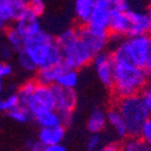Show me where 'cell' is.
I'll return each instance as SVG.
<instances>
[{"instance_id":"cell-1","label":"cell","mask_w":151,"mask_h":151,"mask_svg":"<svg viewBox=\"0 0 151 151\" xmlns=\"http://www.w3.org/2000/svg\"><path fill=\"white\" fill-rule=\"evenodd\" d=\"M21 50L28 54L37 68L63 63V53L56 45L55 38L41 28L24 36Z\"/></svg>"},{"instance_id":"cell-2","label":"cell","mask_w":151,"mask_h":151,"mask_svg":"<svg viewBox=\"0 0 151 151\" xmlns=\"http://www.w3.org/2000/svg\"><path fill=\"white\" fill-rule=\"evenodd\" d=\"M111 54L114 60L133 63L151 77V34L123 37Z\"/></svg>"},{"instance_id":"cell-3","label":"cell","mask_w":151,"mask_h":151,"mask_svg":"<svg viewBox=\"0 0 151 151\" xmlns=\"http://www.w3.org/2000/svg\"><path fill=\"white\" fill-rule=\"evenodd\" d=\"M112 91L116 98L139 94L148 85L150 76L142 68L124 60H114Z\"/></svg>"},{"instance_id":"cell-4","label":"cell","mask_w":151,"mask_h":151,"mask_svg":"<svg viewBox=\"0 0 151 151\" xmlns=\"http://www.w3.org/2000/svg\"><path fill=\"white\" fill-rule=\"evenodd\" d=\"M116 107L123 115L128 129V135L139 136L143 124L151 116V112L142 101L139 94L116 98Z\"/></svg>"},{"instance_id":"cell-5","label":"cell","mask_w":151,"mask_h":151,"mask_svg":"<svg viewBox=\"0 0 151 151\" xmlns=\"http://www.w3.org/2000/svg\"><path fill=\"white\" fill-rule=\"evenodd\" d=\"M22 105H24L29 109L32 116L40 113L42 111L55 109V97L52 86L37 83V86L32 95Z\"/></svg>"},{"instance_id":"cell-6","label":"cell","mask_w":151,"mask_h":151,"mask_svg":"<svg viewBox=\"0 0 151 151\" xmlns=\"http://www.w3.org/2000/svg\"><path fill=\"white\" fill-rule=\"evenodd\" d=\"M94 56L95 55L91 51V49L81 38L67 53L63 54V63L65 67L69 69H75V70L83 69L92 63Z\"/></svg>"},{"instance_id":"cell-7","label":"cell","mask_w":151,"mask_h":151,"mask_svg":"<svg viewBox=\"0 0 151 151\" xmlns=\"http://www.w3.org/2000/svg\"><path fill=\"white\" fill-rule=\"evenodd\" d=\"M78 36L91 49L94 55L104 52L110 41V34L108 31H98L89 28L88 25H81L77 29Z\"/></svg>"},{"instance_id":"cell-8","label":"cell","mask_w":151,"mask_h":151,"mask_svg":"<svg viewBox=\"0 0 151 151\" xmlns=\"http://www.w3.org/2000/svg\"><path fill=\"white\" fill-rule=\"evenodd\" d=\"M92 63L99 81L107 88H111L113 83L114 63H115L112 54L107 53L105 51L96 54L92 60Z\"/></svg>"},{"instance_id":"cell-9","label":"cell","mask_w":151,"mask_h":151,"mask_svg":"<svg viewBox=\"0 0 151 151\" xmlns=\"http://www.w3.org/2000/svg\"><path fill=\"white\" fill-rule=\"evenodd\" d=\"M28 9V0H0V31L14 22Z\"/></svg>"},{"instance_id":"cell-10","label":"cell","mask_w":151,"mask_h":151,"mask_svg":"<svg viewBox=\"0 0 151 151\" xmlns=\"http://www.w3.org/2000/svg\"><path fill=\"white\" fill-rule=\"evenodd\" d=\"M111 8L108 0H96L86 25L98 31H108L110 22Z\"/></svg>"},{"instance_id":"cell-11","label":"cell","mask_w":151,"mask_h":151,"mask_svg":"<svg viewBox=\"0 0 151 151\" xmlns=\"http://www.w3.org/2000/svg\"><path fill=\"white\" fill-rule=\"evenodd\" d=\"M55 97V109L60 112H74L77 104V95L74 89L60 87L57 83L52 85Z\"/></svg>"},{"instance_id":"cell-12","label":"cell","mask_w":151,"mask_h":151,"mask_svg":"<svg viewBox=\"0 0 151 151\" xmlns=\"http://www.w3.org/2000/svg\"><path fill=\"white\" fill-rule=\"evenodd\" d=\"M128 16V32L127 36H137L149 33V17L146 12L136 10H127Z\"/></svg>"},{"instance_id":"cell-13","label":"cell","mask_w":151,"mask_h":151,"mask_svg":"<svg viewBox=\"0 0 151 151\" xmlns=\"http://www.w3.org/2000/svg\"><path fill=\"white\" fill-rule=\"evenodd\" d=\"M108 32L110 37L123 38L127 36L128 32V16L127 11L112 10L110 16Z\"/></svg>"},{"instance_id":"cell-14","label":"cell","mask_w":151,"mask_h":151,"mask_svg":"<svg viewBox=\"0 0 151 151\" xmlns=\"http://www.w3.org/2000/svg\"><path fill=\"white\" fill-rule=\"evenodd\" d=\"M65 135V126L63 124L54 127H45L40 128L38 133V142L41 144L42 150L45 147L54 145V144L63 143Z\"/></svg>"},{"instance_id":"cell-15","label":"cell","mask_w":151,"mask_h":151,"mask_svg":"<svg viewBox=\"0 0 151 151\" xmlns=\"http://www.w3.org/2000/svg\"><path fill=\"white\" fill-rule=\"evenodd\" d=\"M67 67L65 63H57V65H43L38 68L36 71V79L38 83L41 85H47V86H52L56 83L58 76L60 75Z\"/></svg>"},{"instance_id":"cell-16","label":"cell","mask_w":151,"mask_h":151,"mask_svg":"<svg viewBox=\"0 0 151 151\" xmlns=\"http://www.w3.org/2000/svg\"><path fill=\"white\" fill-rule=\"evenodd\" d=\"M15 28L22 34L23 36L28 35L30 33L35 32V31L40 29L38 16L35 13H33L30 9H27L24 12L21 14L15 21Z\"/></svg>"},{"instance_id":"cell-17","label":"cell","mask_w":151,"mask_h":151,"mask_svg":"<svg viewBox=\"0 0 151 151\" xmlns=\"http://www.w3.org/2000/svg\"><path fill=\"white\" fill-rule=\"evenodd\" d=\"M106 116L107 124H109L113 128L116 135L121 137V139H126L127 136H128V129H127L125 119H124L119 110L117 109V107L114 106L109 109L106 112Z\"/></svg>"},{"instance_id":"cell-18","label":"cell","mask_w":151,"mask_h":151,"mask_svg":"<svg viewBox=\"0 0 151 151\" xmlns=\"http://www.w3.org/2000/svg\"><path fill=\"white\" fill-rule=\"evenodd\" d=\"M79 39L77 29H68L61 32L57 37L55 38V42L61 53L65 54L70 50Z\"/></svg>"},{"instance_id":"cell-19","label":"cell","mask_w":151,"mask_h":151,"mask_svg":"<svg viewBox=\"0 0 151 151\" xmlns=\"http://www.w3.org/2000/svg\"><path fill=\"white\" fill-rule=\"evenodd\" d=\"M95 2L96 0H75L74 11L76 19L81 25L87 24Z\"/></svg>"},{"instance_id":"cell-20","label":"cell","mask_w":151,"mask_h":151,"mask_svg":"<svg viewBox=\"0 0 151 151\" xmlns=\"http://www.w3.org/2000/svg\"><path fill=\"white\" fill-rule=\"evenodd\" d=\"M33 119L40 126V128L54 127L61 124L60 115H59V113H58V111L56 109L42 111L40 113L33 116Z\"/></svg>"},{"instance_id":"cell-21","label":"cell","mask_w":151,"mask_h":151,"mask_svg":"<svg viewBox=\"0 0 151 151\" xmlns=\"http://www.w3.org/2000/svg\"><path fill=\"white\" fill-rule=\"evenodd\" d=\"M107 126V116L106 112L101 109H95L91 112L88 119L87 127L91 133H99Z\"/></svg>"},{"instance_id":"cell-22","label":"cell","mask_w":151,"mask_h":151,"mask_svg":"<svg viewBox=\"0 0 151 151\" xmlns=\"http://www.w3.org/2000/svg\"><path fill=\"white\" fill-rule=\"evenodd\" d=\"M23 38L24 36L21 34L17 29L15 28V25L5 29V39L8 42L9 47L14 51H21L23 45Z\"/></svg>"},{"instance_id":"cell-23","label":"cell","mask_w":151,"mask_h":151,"mask_svg":"<svg viewBox=\"0 0 151 151\" xmlns=\"http://www.w3.org/2000/svg\"><path fill=\"white\" fill-rule=\"evenodd\" d=\"M78 72L75 69H65L58 76L56 83L59 85L60 87L68 89H74L78 83Z\"/></svg>"},{"instance_id":"cell-24","label":"cell","mask_w":151,"mask_h":151,"mask_svg":"<svg viewBox=\"0 0 151 151\" xmlns=\"http://www.w3.org/2000/svg\"><path fill=\"white\" fill-rule=\"evenodd\" d=\"M8 115L11 119H13L14 122L19 124H25L30 122L31 119H33V116L30 111H29V109L24 105H22V104H19L15 108H13L12 110L9 111Z\"/></svg>"},{"instance_id":"cell-25","label":"cell","mask_w":151,"mask_h":151,"mask_svg":"<svg viewBox=\"0 0 151 151\" xmlns=\"http://www.w3.org/2000/svg\"><path fill=\"white\" fill-rule=\"evenodd\" d=\"M151 146L146 144L139 136L128 135L125 139L122 148L126 151H147Z\"/></svg>"},{"instance_id":"cell-26","label":"cell","mask_w":151,"mask_h":151,"mask_svg":"<svg viewBox=\"0 0 151 151\" xmlns=\"http://www.w3.org/2000/svg\"><path fill=\"white\" fill-rule=\"evenodd\" d=\"M20 103V98L17 93H11L4 98H0V112L8 113L9 111L15 108Z\"/></svg>"},{"instance_id":"cell-27","label":"cell","mask_w":151,"mask_h":151,"mask_svg":"<svg viewBox=\"0 0 151 151\" xmlns=\"http://www.w3.org/2000/svg\"><path fill=\"white\" fill-rule=\"evenodd\" d=\"M36 86H37V81H28L21 85L20 88L17 91V94L20 98L21 104H24L28 101V98L32 95V93L35 90Z\"/></svg>"},{"instance_id":"cell-28","label":"cell","mask_w":151,"mask_h":151,"mask_svg":"<svg viewBox=\"0 0 151 151\" xmlns=\"http://www.w3.org/2000/svg\"><path fill=\"white\" fill-rule=\"evenodd\" d=\"M18 63L20 65V67L27 72H36L37 71V65L34 63V61L29 57L28 54H25L22 50L18 52Z\"/></svg>"},{"instance_id":"cell-29","label":"cell","mask_w":151,"mask_h":151,"mask_svg":"<svg viewBox=\"0 0 151 151\" xmlns=\"http://www.w3.org/2000/svg\"><path fill=\"white\" fill-rule=\"evenodd\" d=\"M139 136L149 146H151V116L143 124Z\"/></svg>"},{"instance_id":"cell-30","label":"cell","mask_w":151,"mask_h":151,"mask_svg":"<svg viewBox=\"0 0 151 151\" xmlns=\"http://www.w3.org/2000/svg\"><path fill=\"white\" fill-rule=\"evenodd\" d=\"M28 8L39 17L45 12V5L43 0H28Z\"/></svg>"},{"instance_id":"cell-31","label":"cell","mask_w":151,"mask_h":151,"mask_svg":"<svg viewBox=\"0 0 151 151\" xmlns=\"http://www.w3.org/2000/svg\"><path fill=\"white\" fill-rule=\"evenodd\" d=\"M139 95H141L142 101L145 104V106H146L147 109L151 112V87L146 86L142 90Z\"/></svg>"},{"instance_id":"cell-32","label":"cell","mask_w":151,"mask_h":151,"mask_svg":"<svg viewBox=\"0 0 151 151\" xmlns=\"http://www.w3.org/2000/svg\"><path fill=\"white\" fill-rule=\"evenodd\" d=\"M112 10H122L127 11L130 9L128 0H108Z\"/></svg>"},{"instance_id":"cell-33","label":"cell","mask_w":151,"mask_h":151,"mask_svg":"<svg viewBox=\"0 0 151 151\" xmlns=\"http://www.w3.org/2000/svg\"><path fill=\"white\" fill-rule=\"evenodd\" d=\"M101 146V137L98 135V133H92V136L88 139L87 143V149L88 150H96Z\"/></svg>"},{"instance_id":"cell-34","label":"cell","mask_w":151,"mask_h":151,"mask_svg":"<svg viewBox=\"0 0 151 151\" xmlns=\"http://www.w3.org/2000/svg\"><path fill=\"white\" fill-rule=\"evenodd\" d=\"M13 73V67L10 63H0V78L10 76Z\"/></svg>"},{"instance_id":"cell-35","label":"cell","mask_w":151,"mask_h":151,"mask_svg":"<svg viewBox=\"0 0 151 151\" xmlns=\"http://www.w3.org/2000/svg\"><path fill=\"white\" fill-rule=\"evenodd\" d=\"M27 148L30 149V150L33 151H41L42 150V146H41V144L37 141H29L27 143Z\"/></svg>"},{"instance_id":"cell-36","label":"cell","mask_w":151,"mask_h":151,"mask_svg":"<svg viewBox=\"0 0 151 151\" xmlns=\"http://www.w3.org/2000/svg\"><path fill=\"white\" fill-rule=\"evenodd\" d=\"M45 151H65V147L63 145V143L59 144H54V145H50V146H47L43 148Z\"/></svg>"},{"instance_id":"cell-37","label":"cell","mask_w":151,"mask_h":151,"mask_svg":"<svg viewBox=\"0 0 151 151\" xmlns=\"http://www.w3.org/2000/svg\"><path fill=\"white\" fill-rule=\"evenodd\" d=\"M121 149V146H119L117 143H110L108 144V145H106V146L104 147V150L106 151H116V150H119Z\"/></svg>"},{"instance_id":"cell-38","label":"cell","mask_w":151,"mask_h":151,"mask_svg":"<svg viewBox=\"0 0 151 151\" xmlns=\"http://www.w3.org/2000/svg\"><path fill=\"white\" fill-rule=\"evenodd\" d=\"M148 17H149V34H151V0L149 2V6H148Z\"/></svg>"},{"instance_id":"cell-39","label":"cell","mask_w":151,"mask_h":151,"mask_svg":"<svg viewBox=\"0 0 151 151\" xmlns=\"http://www.w3.org/2000/svg\"><path fill=\"white\" fill-rule=\"evenodd\" d=\"M3 88H4V83H3V78H0V93H2Z\"/></svg>"}]
</instances>
